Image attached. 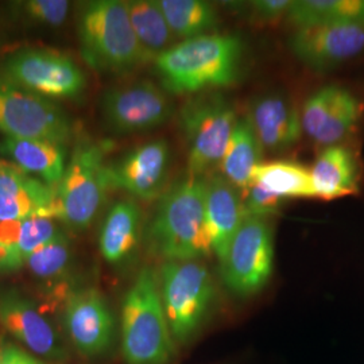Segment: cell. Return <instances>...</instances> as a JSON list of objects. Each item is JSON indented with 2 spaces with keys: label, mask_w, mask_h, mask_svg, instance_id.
<instances>
[{
  "label": "cell",
  "mask_w": 364,
  "mask_h": 364,
  "mask_svg": "<svg viewBox=\"0 0 364 364\" xmlns=\"http://www.w3.org/2000/svg\"><path fill=\"white\" fill-rule=\"evenodd\" d=\"M245 54L239 36L212 33L180 41L154 61L162 88L173 95H200L237 81Z\"/></svg>",
  "instance_id": "1"
},
{
  "label": "cell",
  "mask_w": 364,
  "mask_h": 364,
  "mask_svg": "<svg viewBox=\"0 0 364 364\" xmlns=\"http://www.w3.org/2000/svg\"><path fill=\"white\" fill-rule=\"evenodd\" d=\"M207 180L189 177L161 197L146 231L149 251L165 262L201 260L212 252L205 212Z\"/></svg>",
  "instance_id": "2"
},
{
  "label": "cell",
  "mask_w": 364,
  "mask_h": 364,
  "mask_svg": "<svg viewBox=\"0 0 364 364\" xmlns=\"http://www.w3.org/2000/svg\"><path fill=\"white\" fill-rule=\"evenodd\" d=\"M80 54L85 64L105 75H126L153 63L136 38L126 1L93 0L80 7Z\"/></svg>",
  "instance_id": "3"
},
{
  "label": "cell",
  "mask_w": 364,
  "mask_h": 364,
  "mask_svg": "<svg viewBox=\"0 0 364 364\" xmlns=\"http://www.w3.org/2000/svg\"><path fill=\"white\" fill-rule=\"evenodd\" d=\"M122 353L126 364H169L176 343L161 299L159 279L146 267L136 275L122 305Z\"/></svg>",
  "instance_id": "4"
},
{
  "label": "cell",
  "mask_w": 364,
  "mask_h": 364,
  "mask_svg": "<svg viewBox=\"0 0 364 364\" xmlns=\"http://www.w3.org/2000/svg\"><path fill=\"white\" fill-rule=\"evenodd\" d=\"M158 279L170 333L176 346H185L203 331L213 312V278L200 260H185L165 262Z\"/></svg>",
  "instance_id": "5"
},
{
  "label": "cell",
  "mask_w": 364,
  "mask_h": 364,
  "mask_svg": "<svg viewBox=\"0 0 364 364\" xmlns=\"http://www.w3.org/2000/svg\"><path fill=\"white\" fill-rule=\"evenodd\" d=\"M109 142L93 141L81 135L66 165L64 177L57 186L61 218L65 225L76 231L87 230L103 207L108 189L105 156Z\"/></svg>",
  "instance_id": "6"
},
{
  "label": "cell",
  "mask_w": 364,
  "mask_h": 364,
  "mask_svg": "<svg viewBox=\"0 0 364 364\" xmlns=\"http://www.w3.org/2000/svg\"><path fill=\"white\" fill-rule=\"evenodd\" d=\"M237 120L232 105L215 92L200 93L182 107L180 126L191 177H203L220 166Z\"/></svg>",
  "instance_id": "7"
},
{
  "label": "cell",
  "mask_w": 364,
  "mask_h": 364,
  "mask_svg": "<svg viewBox=\"0 0 364 364\" xmlns=\"http://www.w3.org/2000/svg\"><path fill=\"white\" fill-rule=\"evenodd\" d=\"M0 134L68 146L75 129L65 111L49 99L0 76Z\"/></svg>",
  "instance_id": "8"
},
{
  "label": "cell",
  "mask_w": 364,
  "mask_h": 364,
  "mask_svg": "<svg viewBox=\"0 0 364 364\" xmlns=\"http://www.w3.org/2000/svg\"><path fill=\"white\" fill-rule=\"evenodd\" d=\"M0 76L52 102L78 100L88 85L85 73L70 57L42 48L10 54L0 66Z\"/></svg>",
  "instance_id": "9"
},
{
  "label": "cell",
  "mask_w": 364,
  "mask_h": 364,
  "mask_svg": "<svg viewBox=\"0 0 364 364\" xmlns=\"http://www.w3.org/2000/svg\"><path fill=\"white\" fill-rule=\"evenodd\" d=\"M221 279L237 297L259 293L274 272L273 228L267 219L246 218L220 260Z\"/></svg>",
  "instance_id": "10"
},
{
  "label": "cell",
  "mask_w": 364,
  "mask_h": 364,
  "mask_svg": "<svg viewBox=\"0 0 364 364\" xmlns=\"http://www.w3.org/2000/svg\"><path fill=\"white\" fill-rule=\"evenodd\" d=\"M105 127L115 134L156 130L173 115L169 96L156 84L139 80L107 90L100 100Z\"/></svg>",
  "instance_id": "11"
},
{
  "label": "cell",
  "mask_w": 364,
  "mask_h": 364,
  "mask_svg": "<svg viewBox=\"0 0 364 364\" xmlns=\"http://www.w3.org/2000/svg\"><path fill=\"white\" fill-rule=\"evenodd\" d=\"M63 324L73 347L87 359L105 356L115 343V316L105 296L95 287H77L66 296Z\"/></svg>",
  "instance_id": "12"
},
{
  "label": "cell",
  "mask_w": 364,
  "mask_h": 364,
  "mask_svg": "<svg viewBox=\"0 0 364 364\" xmlns=\"http://www.w3.org/2000/svg\"><path fill=\"white\" fill-rule=\"evenodd\" d=\"M0 326L33 355L52 362L66 360L68 350L57 328L18 289H0Z\"/></svg>",
  "instance_id": "13"
},
{
  "label": "cell",
  "mask_w": 364,
  "mask_h": 364,
  "mask_svg": "<svg viewBox=\"0 0 364 364\" xmlns=\"http://www.w3.org/2000/svg\"><path fill=\"white\" fill-rule=\"evenodd\" d=\"M170 147L166 141H150L132 149L107 166L108 189L126 192L134 198L153 201L168 181Z\"/></svg>",
  "instance_id": "14"
},
{
  "label": "cell",
  "mask_w": 364,
  "mask_h": 364,
  "mask_svg": "<svg viewBox=\"0 0 364 364\" xmlns=\"http://www.w3.org/2000/svg\"><path fill=\"white\" fill-rule=\"evenodd\" d=\"M360 115L362 103L351 91L338 85H326L304 103L302 130L314 142L333 146L355 129Z\"/></svg>",
  "instance_id": "15"
},
{
  "label": "cell",
  "mask_w": 364,
  "mask_h": 364,
  "mask_svg": "<svg viewBox=\"0 0 364 364\" xmlns=\"http://www.w3.org/2000/svg\"><path fill=\"white\" fill-rule=\"evenodd\" d=\"M293 54L305 65L328 70L364 50V25H317L297 27L289 39Z\"/></svg>",
  "instance_id": "16"
},
{
  "label": "cell",
  "mask_w": 364,
  "mask_h": 364,
  "mask_svg": "<svg viewBox=\"0 0 364 364\" xmlns=\"http://www.w3.org/2000/svg\"><path fill=\"white\" fill-rule=\"evenodd\" d=\"M30 218L60 220L57 189L0 156V221H23Z\"/></svg>",
  "instance_id": "17"
},
{
  "label": "cell",
  "mask_w": 364,
  "mask_h": 364,
  "mask_svg": "<svg viewBox=\"0 0 364 364\" xmlns=\"http://www.w3.org/2000/svg\"><path fill=\"white\" fill-rule=\"evenodd\" d=\"M142 240V210L134 198L115 203L105 215L99 232L103 259L115 269L134 263Z\"/></svg>",
  "instance_id": "18"
},
{
  "label": "cell",
  "mask_w": 364,
  "mask_h": 364,
  "mask_svg": "<svg viewBox=\"0 0 364 364\" xmlns=\"http://www.w3.org/2000/svg\"><path fill=\"white\" fill-rule=\"evenodd\" d=\"M264 150L281 153L291 149L302 135L301 112L284 95L257 99L247 117Z\"/></svg>",
  "instance_id": "19"
},
{
  "label": "cell",
  "mask_w": 364,
  "mask_h": 364,
  "mask_svg": "<svg viewBox=\"0 0 364 364\" xmlns=\"http://www.w3.org/2000/svg\"><path fill=\"white\" fill-rule=\"evenodd\" d=\"M205 212L212 252L220 262L237 230L247 218L239 189L223 176L209 178Z\"/></svg>",
  "instance_id": "20"
},
{
  "label": "cell",
  "mask_w": 364,
  "mask_h": 364,
  "mask_svg": "<svg viewBox=\"0 0 364 364\" xmlns=\"http://www.w3.org/2000/svg\"><path fill=\"white\" fill-rule=\"evenodd\" d=\"M0 156L55 189L68 165L65 146L41 139L3 138L0 141Z\"/></svg>",
  "instance_id": "21"
},
{
  "label": "cell",
  "mask_w": 364,
  "mask_h": 364,
  "mask_svg": "<svg viewBox=\"0 0 364 364\" xmlns=\"http://www.w3.org/2000/svg\"><path fill=\"white\" fill-rule=\"evenodd\" d=\"M311 176L316 198L331 201L358 192V164L344 146H326L317 156Z\"/></svg>",
  "instance_id": "22"
},
{
  "label": "cell",
  "mask_w": 364,
  "mask_h": 364,
  "mask_svg": "<svg viewBox=\"0 0 364 364\" xmlns=\"http://www.w3.org/2000/svg\"><path fill=\"white\" fill-rule=\"evenodd\" d=\"M263 146L247 117H239L231 141L223 156L220 168L223 177L237 189L252 183V174L263 162Z\"/></svg>",
  "instance_id": "23"
},
{
  "label": "cell",
  "mask_w": 364,
  "mask_h": 364,
  "mask_svg": "<svg viewBox=\"0 0 364 364\" xmlns=\"http://www.w3.org/2000/svg\"><path fill=\"white\" fill-rule=\"evenodd\" d=\"M126 7L134 33L153 63L159 54L176 45V37L158 0H130L126 1Z\"/></svg>",
  "instance_id": "24"
},
{
  "label": "cell",
  "mask_w": 364,
  "mask_h": 364,
  "mask_svg": "<svg viewBox=\"0 0 364 364\" xmlns=\"http://www.w3.org/2000/svg\"><path fill=\"white\" fill-rule=\"evenodd\" d=\"M287 16L296 27L364 25V0H293Z\"/></svg>",
  "instance_id": "25"
},
{
  "label": "cell",
  "mask_w": 364,
  "mask_h": 364,
  "mask_svg": "<svg viewBox=\"0 0 364 364\" xmlns=\"http://www.w3.org/2000/svg\"><path fill=\"white\" fill-rule=\"evenodd\" d=\"M176 39L198 38L212 34L219 25V14L204 0H158Z\"/></svg>",
  "instance_id": "26"
},
{
  "label": "cell",
  "mask_w": 364,
  "mask_h": 364,
  "mask_svg": "<svg viewBox=\"0 0 364 364\" xmlns=\"http://www.w3.org/2000/svg\"><path fill=\"white\" fill-rule=\"evenodd\" d=\"M252 183L282 198H316L311 169L290 161L262 162L252 174Z\"/></svg>",
  "instance_id": "27"
},
{
  "label": "cell",
  "mask_w": 364,
  "mask_h": 364,
  "mask_svg": "<svg viewBox=\"0 0 364 364\" xmlns=\"http://www.w3.org/2000/svg\"><path fill=\"white\" fill-rule=\"evenodd\" d=\"M72 263V245L66 234L33 252L25 266L33 277L46 282L63 281Z\"/></svg>",
  "instance_id": "28"
},
{
  "label": "cell",
  "mask_w": 364,
  "mask_h": 364,
  "mask_svg": "<svg viewBox=\"0 0 364 364\" xmlns=\"http://www.w3.org/2000/svg\"><path fill=\"white\" fill-rule=\"evenodd\" d=\"M70 3L65 0H25L9 6V16L22 26L55 28L69 16Z\"/></svg>",
  "instance_id": "29"
},
{
  "label": "cell",
  "mask_w": 364,
  "mask_h": 364,
  "mask_svg": "<svg viewBox=\"0 0 364 364\" xmlns=\"http://www.w3.org/2000/svg\"><path fill=\"white\" fill-rule=\"evenodd\" d=\"M54 220L55 219L50 218H30L21 221L19 251L25 262L33 252L49 245L63 234Z\"/></svg>",
  "instance_id": "30"
},
{
  "label": "cell",
  "mask_w": 364,
  "mask_h": 364,
  "mask_svg": "<svg viewBox=\"0 0 364 364\" xmlns=\"http://www.w3.org/2000/svg\"><path fill=\"white\" fill-rule=\"evenodd\" d=\"M242 200L247 218L267 219L279 212L285 198L266 191L258 183H251L243 189Z\"/></svg>",
  "instance_id": "31"
},
{
  "label": "cell",
  "mask_w": 364,
  "mask_h": 364,
  "mask_svg": "<svg viewBox=\"0 0 364 364\" xmlns=\"http://www.w3.org/2000/svg\"><path fill=\"white\" fill-rule=\"evenodd\" d=\"M291 4V0H255L251 1V9L260 21L273 22L282 15H287Z\"/></svg>",
  "instance_id": "32"
},
{
  "label": "cell",
  "mask_w": 364,
  "mask_h": 364,
  "mask_svg": "<svg viewBox=\"0 0 364 364\" xmlns=\"http://www.w3.org/2000/svg\"><path fill=\"white\" fill-rule=\"evenodd\" d=\"M0 364H45L31 352L13 343L0 346Z\"/></svg>",
  "instance_id": "33"
},
{
  "label": "cell",
  "mask_w": 364,
  "mask_h": 364,
  "mask_svg": "<svg viewBox=\"0 0 364 364\" xmlns=\"http://www.w3.org/2000/svg\"><path fill=\"white\" fill-rule=\"evenodd\" d=\"M25 266V260L14 254L0 242V275H9L21 270Z\"/></svg>",
  "instance_id": "34"
}]
</instances>
